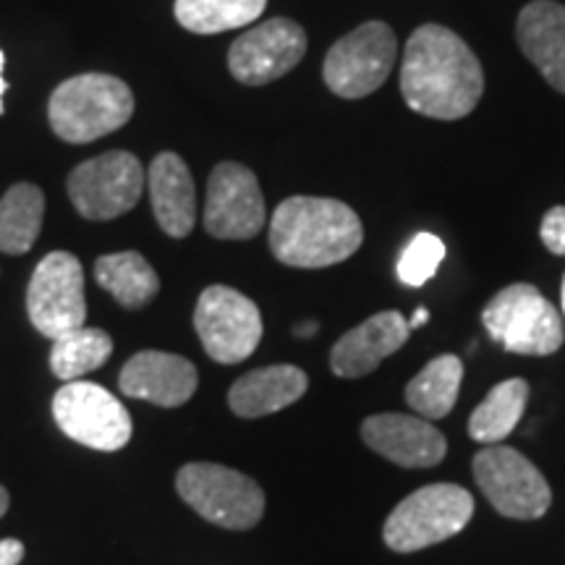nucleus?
<instances>
[{"instance_id":"1","label":"nucleus","mask_w":565,"mask_h":565,"mask_svg":"<svg viewBox=\"0 0 565 565\" xmlns=\"http://www.w3.org/2000/svg\"><path fill=\"white\" fill-rule=\"evenodd\" d=\"M401 92L419 116L458 121L482 100V63L448 26L424 24L406 42Z\"/></svg>"},{"instance_id":"2","label":"nucleus","mask_w":565,"mask_h":565,"mask_svg":"<svg viewBox=\"0 0 565 565\" xmlns=\"http://www.w3.org/2000/svg\"><path fill=\"white\" fill-rule=\"evenodd\" d=\"M364 242L359 215L345 202L328 196L282 200L270 221L275 259L299 270H320L343 263Z\"/></svg>"},{"instance_id":"3","label":"nucleus","mask_w":565,"mask_h":565,"mask_svg":"<svg viewBox=\"0 0 565 565\" xmlns=\"http://www.w3.org/2000/svg\"><path fill=\"white\" fill-rule=\"evenodd\" d=\"M134 116L129 84L110 74H82L61 82L47 103V121L68 145H89L124 129Z\"/></svg>"},{"instance_id":"4","label":"nucleus","mask_w":565,"mask_h":565,"mask_svg":"<svg viewBox=\"0 0 565 565\" xmlns=\"http://www.w3.org/2000/svg\"><path fill=\"white\" fill-rule=\"evenodd\" d=\"M471 515L475 498L461 484H427L393 508L383 526V540L393 553H416L463 532Z\"/></svg>"},{"instance_id":"5","label":"nucleus","mask_w":565,"mask_h":565,"mask_svg":"<svg viewBox=\"0 0 565 565\" xmlns=\"http://www.w3.org/2000/svg\"><path fill=\"white\" fill-rule=\"evenodd\" d=\"M175 490L204 521L233 532L254 529L265 515L263 487L221 463H186L175 477Z\"/></svg>"},{"instance_id":"6","label":"nucleus","mask_w":565,"mask_h":565,"mask_svg":"<svg viewBox=\"0 0 565 565\" xmlns=\"http://www.w3.org/2000/svg\"><path fill=\"white\" fill-rule=\"evenodd\" d=\"M482 322L494 343L524 356H550L563 345V317L529 282H513L482 309Z\"/></svg>"},{"instance_id":"7","label":"nucleus","mask_w":565,"mask_h":565,"mask_svg":"<svg viewBox=\"0 0 565 565\" xmlns=\"http://www.w3.org/2000/svg\"><path fill=\"white\" fill-rule=\"evenodd\" d=\"M475 479L490 505L505 519H542L553 503L545 475L511 445H487L475 456Z\"/></svg>"},{"instance_id":"8","label":"nucleus","mask_w":565,"mask_h":565,"mask_svg":"<svg viewBox=\"0 0 565 565\" xmlns=\"http://www.w3.org/2000/svg\"><path fill=\"white\" fill-rule=\"evenodd\" d=\"M395 55L398 42L391 26L385 21H366L330 47L322 66L324 84L343 100H359L383 87Z\"/></svg>"},{"instance_id":"9","label":"nucleus","mask_w":565,"mask_h":565,"mask_svg":"<svg viewBox=\"0 0 565 565\" xmlns=\"http://www.w3.org/2000/svg\"><path fill=\"white\" fill-rule=\"evenodd\" d=\"M194 330L202 349L217 364L249 359L263 341V315L249 296L231 286H210L194 309Z\"/></svg>"},{"instance_id":"10","label":"nucleus","mask_w":565,"mask_h":565,"mask_svg":"<svg viewBox=\"0 0 565 565\" xmlns=\"http://www.w3.org/2000/svg\"><path fill=\"white\" fill-rule=\"evenodd\" d=\"M66 186L71 204L82 217L113 221L137 207L145 192V168L131 152H103L76 166Z\"/></svg>"},{"instance_id":"11","label":"nucleus","mask_w":565,"mask_h":565,"mask_svg":"<svg viewBox=\"0 0 565 565\" xmlns=\"http://www.w3.org/2000/svg\"><path fill=\"white\" fill-rule=\"evenodd\" d=\"M53 416L63 435L92 450L113 454L131 440L134 427L126 406L105 387L87 380H74L55 393Z\"/></svg>"},{"instance_id":"12","label":"nucleus","mask_w":565,"mask_h":565,"mask_svg":"<svg viewBox=\"0 0 565 565\" xmlns=\"http://www.w3.org/2000/svg\"><path fill=\"white\" fill-rule=\"evenodd\" d=\"M26 315L40 335L55 338L84 328V270L71 252H51L34 267L26 288Z\"/></svg>"},{"instance_id":"13","label":"nucleus","mask_w":565,"mask_h":565,"mask_svg":"<svg viewBox=\"0 0 565 565\" xmlns=\"http://www.w3.org/2000/svg\"><path fill=\"white\" fill-rule=\"evenodd\" d=\"M267 223L265 196L257 175L242 162H221L207 181L204 228L223 242H246Z\"/></svg>"},{"instance_id":"14","label":"nucleus","mask_w":565,"mask_h":565,"mask_svg":"<svg viewBox=\"0 0 565 565\" xmlns=\"http://www.w3.org/2000/svg\"><path fill=\"white\" fill-rule=\"evenodd\" d=\"M307 55V32L286 17L252 26L231 45L228 68L236 82L263 87L299 66Z\"/></svg>"},{"instance_id":"15","label":"nucleus","mask_w":565,"mask_h":565,"mask_svg":"<svg viewBox=\"0 0 565 565\" xmlns=\"http://www.w3.org/2000/svg\"><path fill=\"white\" fill-rule=\"evenodd\" d=\"M362 437L377 456L404 469H433L448 454V440L429 419L412 414H374Z\"/></svg>"},{"instance_id":"16","label":"nucleus","mask_w":565,"mask_h":565,"mask_svg":"<svg viewBox=\"0 0 565 565\" xmlns=\"http://www.w3.org/2000/svg\"><path fill=\"white\" fill-rule=\"evenodd\" d=\"M118 385L129 398L175 408L196 393L200 374H196V366L179 353L139 351L124 364Z\"/></svg>"},{"instance_id":"17","label":"nucleus","mask_w":565,"mask_h":565,"mask_svg":"<svg viewBox=\"0 0 565 565\" xmlns=\"http://www.w3.org/2000/svg\"><path fill=\"white\" fill-rule=\"evenodd\" d=\"M412 335L408 320L395 309L377 312L370 320H364L359 328L345 333L341 341L330 351V370L343 380L364 377L377 370L387 356L404 349V343Z\"/></svg>"},{"instance_id":"18","label":"nucleus","mask_w":565,"mask_h":565,"mask_svg":"<svg viewBox=\"0 0 565 565\" xmlns=\"http://www.w3.org/2000/svg\"><path fill=\"white\" fill-rule=\"evenodd\" d=\"M515 40L550 87L565 95V6L534 0L515 21Z\"/></svg>"},{"instance_id":"19","label":"nucleus","mask_w":565,"mask_h":565,"mask_svg":"<svg viewBox=\"0 0 565 565\" xmlns=\"http://www.w3.org/2000/svg\"><path fill=\"white\" fill-rule=\"evenodd\" d=\"M152 212L171 238H186L196 223V189L181 154L160 152L147 171Z\"/></svg>"},{"instance_id":"20","label":"nucleus","mask_w":565,"mask_h":565,"mask_svg":"<svg viewBox=\"0 0 565 565\" xmlns=\"http://www.w3.org/2000/svg\"><path fill=\"white\" fill-rule=\"evenodd\" d=\"M307 372L294 364H273L246 372L228 391L231 412L242 419H259L294 406L307 393Z\"/></svg>"},{"instance_id":"21","label":"nucleus","mask_w":565,"mask_h":565,"mask_svg":"<svg viewBox=\"0 0 565 565\" xmlns=\"http://www.w3.org/2000/svg\"><path fill=\"white\" fill-rule=\"evenodd\" d=\"M463 380V362L456 353L435 356L406 385V404L422 419H443L454 412Z\"/></svg>"},{"instance_id":"22","label":"nucleus","mask_w":565,"mask_h":565,"mask_svg":"<svg viewBox=\"0 0 565 565\" xmlns=\"http://www.w3.org/2000/svg\"><path fill=\"white\" fill-rule=\"evenodd\" d=\"M95 280L124 309L147 307L160 291V278L139 252L105 254L95 263Z\"/></svg>"},{"instance_id":"23","label":"nucleus","mask_w":565,"mask_h":565,"mask_svg":"<svg viewBox=\"0 0 565 565\" xmlns=\"http://www.w3.org/2000/svg\"><path fill=\"white\" fill-rule=\"evenodd\" d=\"M529 404V383L521 377L503 380L484 395L469 416V435L471 440L482 445H498L519 427L524 419Z\"/></svg>"},{"instance_id":"24","label":"nucleus","mask_w":565,"mask_h":565,"mask_svg":"<svg viewBox=\"0 0 565 565\" xmlns=\"http://www.w3.org/2000/svg\"><path fill=\"white\" fill-rule=\"evenodd\" d=\"M45 217V194L34 183H13L0 200V252L26 254Z\"/></svg>"},{"instance_id":"25","label":"nucleus","mask_w":565,"mask_h":565,"mask_svg":"<svg viewBox=\"0 0 565 565\" xmlns=\"http://www.w3.org/2000/svg\"><path fill=\"white\" fill-rule=\"evenodd\" d=\"M267 0H175L173 13L183 30L217 34L238 30L263 17Z\"/></svg>"},{"instance_id":"26","label":"nucleus","mask_w":565,"mask_h":565,"mask_svg":"<svg viewBox=\"0 0 565 565\" xmlns=\"http://www.w3.org/2000/svg\"><path fill=\"white\" fill-rule=\"evenodd\" d=\"M113 353V338L100 328H79L55 338L51 370L63 383H74L84 374L100 370Z\"/></svg>"},{"instance_id":"27","label":"nucleus","mask_w":565,"mask_h":565,"mask_svg":"<svg viewBox=\"0 0 565 565\" xmlns=\"http://www.w3.org/2000/svg\"><path fill=\"white\" fill-rule=\"evenodd\" d=\"M445 259V244L435 233H416L412 242L406 244L404 254H401L395 273L404 286L419 288L437 273V267Z\"/></svg>"},{"instance_id":"28","label":"nucleus","mask_w":565,"mask_h":565,"mask_svg":"<svg viewBox=\"0 0 565 565\" xmlns=\"http://www.w3.org/2000/svg\"><path fill=\"white\" fill-rule=\"evenodd\" d=\"M540 236L550 252L565 257V207H553L542 217Z\"/></svg>"},{"instance_id":"29","label":"nucleus","mask_w":565,"mask_h":565,"mask_svg":"<svg viewBox=\"0 0 565 565\" xmlns=\"http://www.w3.org/2000/svg\"><path fill=\"white\" fill-rule=\"evenodd\" d=\"M24 561V542L0 540V565H19Z\"/></svg>"},{"instance_id":"30","label":"nucleus","mask_w":565,"mask_h":565,"mask_svg":"<svg viewBox=\"0 0 565 565\" xmlns=\"http://www.w3.org/2000/svg\"><path fill=\"white\" fill-rule=\"evenodd\" d=\"M427 320H429L427 309H416L412 320H408V328H412V330H414V328H422V324H427Z\"/></svg>"},{"instance_id":"31","label":"nucleus","mask_w":565,"mask_h":565,"mask_svg":"<svg viewBox=\"0 0 565 565\" xmlns=\"http://www.w3.org/2000/svg\"><path fill=\"white\" fill-rule=\"evenodd\" d=\"M3 66H6V55H3V51H0V113H3V95H6V89H9V84H6V79H3Z\"/></svg>"},{"instance_id":"32","label":"nucleus","mask_w":565,"mask_h":565,"mask_svg":"<svg viewBox=\"0 0 565 565\" xmlns=\"http://www.w3.org/2000/svg\"><path fill=\"white\" fill-rule=\"evenodd\" d=\"M9 503H11V498H9V490H6V487L0 484V519H3L6 511H9Z\"/></svg>"},{"instance_id":"33","label":"nucleus","mask_w":565,"mask_h":565,"mask_svg":"<svg viewBox=\"0 0 565 565\" xmlns=\"http://www.w3.org/2000/svg\"><path fill=\"white\" fill-rule=\"evenodd\" d=\"M317 330V324L315 322H307V324H301L299 330H296V335H301V338H307V335H312Z\"/></svg>"},{"instance_id":"34","label":"nucleus","mask_w":565,"mask_h":565,"mask_svg":"<svg viewBox=\"0 0 565 565\" xmlns=\"http://www.w3.org/2000/svg\"><path fill=\"white\" fill-rule=\"evenodd\" d=\"M561 301H563V315H565V275H563V286H561Z\"/></svg>"}]
</instances>
